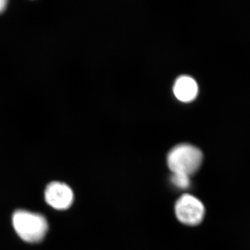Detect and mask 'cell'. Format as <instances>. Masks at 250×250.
Here are the masks:
<instances>
[{"label":"cell","mask_w":250,"mask_h":250,"mask_svg":"<svg viewBox=\"0 0 250 250\" xmlns=\"http://www.w3.org/2000/svg\"><path fill=\"white\" fill-rule=\"evenodd\" d=\"M203 154L199 148L189 144H180L171 149L167 155V166L172 173L190 176L200 169Z\"/></svg>","instance_id":"1"},{"label":"cell","mask_w":250,"mask_h":250,"mask_svg":"<svg viewBox=\"0 0 250 250\" xmlns=\"http://www.w3.org/2000/svg\"><path fill=\"white\" fill-rule=\"evenodd\" d=\"M13 224L18 236L28 243L42 241L48 229V224L43 215L27 210L15 212Z\"/></svg>","instance_id":"2"},{"label":"cell","mask_w":250,"mask_h":250,"mask_svg":"<svg viewBox=\"0 0 250 250\" xmlns=\"http://www.w3.org/2000/svg\"><path fill=\"white\" fill-rule=\"evenodd\" d=\"M176 216L184 225L195 226L201 223L205 215V206L190 194L179 197L174 207Z\"/></svg>","instance_id":"3"},{"label":"cell","mask_w":250,"mask_h":250,"mask_svg":"<svg viewBox=\"0 0 250 250\" xmlns=\"http://www.w3.org/2000/svg\"><path fill=\"white\" fill-rule=\"evenodd\" d=\"M45 200L49 206L57 210H65L72 205L74 194L67 184L52 182L46 188Z\"/></svg>","instance_id":"4"},{"label":"cell","mask_w":250,"mask_h":250,"mask_svg":"<svg viewBox=\"0 0 250 250\" xmlns=\"http://www.w3.org/2000/svg\"><path fill=\"white\" fill-rule=\"evenodd\" d=\"M173 90L174 95L179 101L190 103L197 97L198 85L193 78L183 75L176 80Z\"/></svg>","instance_id":"5"},{"label":"cell","mask_w":250,"mask_h":250,"mask_svg":"<svg viewBox=\"0 0 250 250\" xmlns=\"http://www.w3.org/2000/svg\"><path fill=\"white\" fill-rule=\"evenodd\" d=\"M171 182L179 189L188 188L190 186V177L185 174L172 173Z\"/></svg>","instance_id":"6"},{"label":"cell","mask_w":250,"mask_h":250,"mask_svg":"<svg viewBox=\"0 0 250 250\" xmlns=\"http://www.w3.org/2000/svg\"><path fill=\"white\" fill-rule=\"evenodd\" d=\"M6 1L4 0H0V12L4 11V9H6Z\"/></svg>","instance_id":"7"}]
</instances>
